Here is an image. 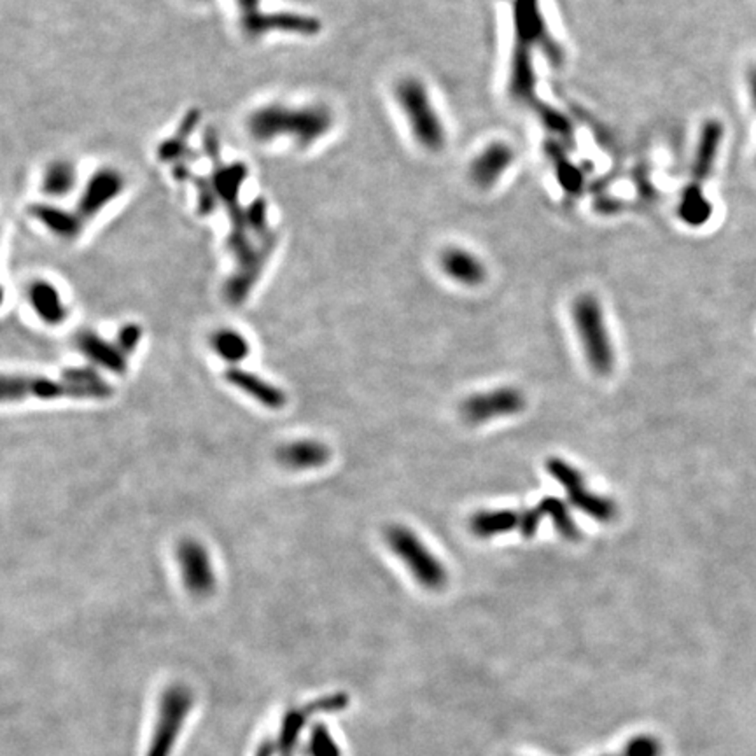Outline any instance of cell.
<instances>
[{
	"label": "cell",
	"instance_id": "obj_19",
	"mask_svg": "<svg viewBox=\"0 0 756 756\" xmlns=\"http://www.w3.org/2000/svg\"><path fill=\"white\" fill-rule=\"evenodd\" d=\"M522 511L518 509H484L471 516L469 529L478 538H492L509 531H520Z\"/></svg>",
	"mask_w": 756,
	"mask_h": 756
},
{
	"label": "cell",
	"instance_id": "obj_16",
	"mask_svg": "<svg viewBox=\"0 0 756 756\" xmlns=\"http://www.w3.org/2000/svg\"><path fill=\"white\" fill-rule=\"evenodd\" d=\"M224 380L235 389L251 396L252 400L263 404L264 408L280 410L288 403V396L282 389L251 371L240 368H228L224 373Z\"/></svg>",
	"mask_w": 756,
	"mask_h": 756
},
{
	"label": "cell",
	"instance_id": "obj_14",
	"mask_svg": "<svg viewBox=\"0 0 756 756\" xmlns=\"http://www.w3.org/2000/svg\"><path fill=\"white\" fill-rule=\"evenodd\" d=\"M331 451L319 440H297L280 445L275 451V460L279 466L291 471L317 469L329 462Z\"/></svg>",
	"mask_w": 756,
	"mask_h": 756
},
{
	"label": "cell",
	"instance_id": "obj_24",
	"mask_svg": "<svg viewBox=\"0 0 756 756\" xmlns=\"http://www.w3.org/2000/svg\"><path fill=\"white\" fill-rule=\"evenodd\" d=\"M543 511L545 516H549L555 525V529L558 531V534L565 540H578L580 538V529L576 525V522L573 520L567 506L562 503L557 498H545L541 500V503L538 504Z\"/></svg>",
	"mask_w": 756,
	"mask_h": 756
},
{
	"label": "cell",
	"instance_id": "obj_4",
	"mask_svg": "<svg viewBox=\"0 0 756 756\" xmlns=\"http://www.w3.org/2000/svg\"><path fill=\"white\" fill-rule=\"evenodd\" d=\"M573 321L590 368L599 375H607L613 370L614 354L599 300L592 295L576 298L573 303Z\"/></svg>",
	"mask_w": 756,
	"mask_h": 756
},
{
	"label": "cell",
	"instance_id": "obj_22",
	"mask_svg": "<svg viewBox=\"0 0 756 756\" xmlns=\"http://www.w3.org/2000/svg\"><path fill=\"white\" fill-rule=\"evenodd\" d=\"M678 214L681 221L692 228H701L712 215V205L707 200L704 190L695 184H688L681 195Z\"/></svg>",
	"mask_w": 756,
	"mask_h": 756
},
{
	"label": "cell",
	"instance_id": "obj_5",
	"mask_svg": "<svg viewBox=\"0 0 756 756\" xmlns=\"http://www.w3.org/2000/svg\"><path fill=\"white\" fill-rule=\"evenodd\" d=\"M387 547L410 569L419 585L427 590H440L447 583V571L438 557L431 554L422 540L404 525H389L386 529Z\"/></svg>",
	"mask_w": 756,
	"mask_h": 756
},
{
	"label": "cell",
	"instance_id": "obj_6",
	"mask_svg": "<svg viewBox=\"0 0 756 756\" xmlns=\"http://www.w3.org/2000/svg\"><path fill=\"white\" fill-rule=\"evenodd\" d=\"M547 469L552 478L565 489L567 498L574 508L603 524L614 520V516L618 515L616 504L605 496L590 492V489H587L583 475L576 467H573L562 459L554 457L547 462Z\"/></svg>",
	"mask_w": 756,
	"mask_h": 756
},
{
	"label": "cell",
	"instance_id": "obj_3",
	"mask_svg": "<svg viewBox=\"0 0 756 756\" xmlns=\"http://www.w3.org/2000/svg\"><path fill=\"white\" fill-rule=\"evenodd\" d=\"M394 97L415 142L426 151H442L447 144V130L424 81L411 76L400 79Z\"/></svg>",
	"mask_w": 756,
	"mask_h": 756
},
{
	"label": "cell",
	"instance_id": "obj_15",
	"mask_svg": "<svg viewBox=\"0 0 756 756\" xmlns=\"http://www.w3.org/2000/svg\"><path fill=\"white\" fill-rule=\"evenodd\" d=\"M74 345L85 354L92 362L105 368L107 371L121 375L128 368V357L130 355L123 353V349L118 345L116 340L107 342L95 331H90V329L79 331L74 337Z\"/></svg>",
	"mask_w": 756,
	"mask_h": 756
},
{
	"label": "cell",
	"instance_id": "obj_2",
	"mask_svg": "<svg viewBox=\"0 0 756 756\" xmlns=\"http://www.w3.org/2000/svg\"><path fill=\"white\" fill-rule=\"evenodd\" d=\"M2 403L21 400H107L114 389L92 368H70L58 378L39 375H4L0 384Z\"/></svg>",
	"mask_w": 756,
	"mask_h": 756
},
{
	"label": "cell",
	"instance_id": "obj_13",
	"mask_svg": "<svg viewBox=\"0 0 756 756\" xmlns=\"http://www.w3.org/2000/svg\"><path fill=\"white\" fill-rule=\"evenodd\" d=\"M723 135H725V128L723 123L718 119H707L706 123L701 128L699 134V141H697V148L694 152V161H692V183L695 186H701L709 179V175L714 170L716 159H718V152L723 142Z\"/></svg>",
	"mask_w": 756,
	"mask_h": 756
},
{
	"label": "cell",
	"instance_id": "obj_23",
	"mask_svg": "<svg viewBox=\"0 0 756 756\" xmlns=\"http://www.w3.org/2000/svg\"><path fill=\"white\" fill-rule=\"evenodd\" d=\"M210 345H212L214 353L217 354L221 359H224L226 362H232V364L242 362L251 353L248 340L239 331L230 329V328H223V329H217L215 333H212Z\"/></svg>",
	"mask_w": 756,
	"mask_h": 756
},
{
	"label": "cell",
	"instance_id": "obj_7",
	"mask_svg": "<svg viewBox=\"0 0 756 756\" xmlns=\"http://www.w3.org/2000/svg\"><path fill=\"white\" fill-rule=\"evenodd\" d=\"M191 704L193 697L184 687L177 685L163 694L148 756H170Z\"/></svg>",
	"mask_w": 756,
	"mask_h": 756
},
{
	"label": "cell",
	"instance_id": "obj_25",
	"mask_svg": "<svg viewBox=\"0 0 756 756\" xmlns=\"http://www.w3.org/2000/svg\"><path fill=\"white\" fill-rule=\"evenodd\" d=\"M662 743L654 736H638L630 739L618 753L605 756H662Z\"/></svg>",
	"mask_w": 756,
	"mask_h": 756
},
{
	"label": "cell",
	"instance_id": "obj_28",
	"mask_svg": "<svg viewBox=\"0 0 756 756\" xmlns=\"http://www.w3.org/2000/svg\"><path fill=\"white\" fill-rule=\"evenodd\" d=\"M240 11V27L248 32L252 25L261 18V0H235Z\"/></svg>",
	"mask_w": 756,
	"mask_h": 756
},
{
	"label": "cell",
	"instance_id": "obj_1",
	"mask_svg": "<svg viewBox=\"0 0 756 756\" xmlns=\"http://www.w3.org/2000/svg\"><path fill=\"white\" fill-rule=\"evenodd\" d=\"M333 123L331 109L322 103H268L252 110L246 119V130L256 142L266 144L275 139H291L300 148H308L324 139Z\"/></svg>",
	"mask_w": 756,
	"mask_h": 756
},
{
	"label": "cell",
	"instance_id": "obj_10",
	"mask_svg": "<svg viewBox=\"0 0 756 756\" xmlns=\"http://www.w3.org/2000/svg\"><path fill=\"white\" fill-rule=\"evenodd\" d=\"M125 186L126 183L119 170L110 167L97 170L85 183V188L76 205L77 214L85 219V223L92 221L125 191Z\"/></svg>",
	"mask_w": 756,
	"mask_h": 756
},
{
	"label": "cell",
	"instance_id": "obj_26",
	"mask_svg": "<svg viewBox=\"0 0 756 756\" xmlns=\"http://www.w3.org/2000/svg\"><path fill=\"white\" fill-rule=\"evenodd\" d=\"M310 756H340V748L324 725H317L310 736Z\"/></svg>",
	"mask_w": 756,
	"mask_h": 756
},
{
	"label": "cell",
	"instance_id": "obj_29",
	"mask_svg": "<svg viewBox=\"0 0 756 756\" xmlns=\"http://www.w3.org/2000/svg\"><path fill=\"white\" fill-rule=\"evenodd\" d=\"M520 511H522V520H520V531L518 532L522 536H525V538H532L536 534V531L540 527V522H541V518L545 515H543V511H541L540 506H536V508H525V509H520Z\"/></svg>",
	"mask_w": 756,
	"mask_h": 756
},
{
	"label": "cell",
	"instance_id": "obj_31",
	"mask_svg": "<svg viewBox=\"0 0 756 756\" xmlns=\"http://www.w3.org/2000/svg\"><path fill=\"white\" fill-rule=\"evenodd\" d=\"M272 752H273V750H272V746H263V748H261V752L257 753V756H272Z\"/></svg>",
	"mask_w": 756,
	"mask_h": 756
},
{
	"label": "cell",
	"instance_id": "obj_17",
	"mask_svg": "<svg viewBox=\"0 0 756 756\" xmlns=\"http://www.w3.org/2000/svg\"><path fill=\"white\" fill-rule=\"evenodd\" d=\"M440 266L447 277L460 286L475 288L487 279V268L482 259L462 248H449L442 252Z\"/></svg>",
	"mask_w": 756,
	"mask_h": 756
},
{
	"label": "cell",
	"instance_id": "obj_12",
	"mask_svg": "<svg viewBox=\"0 0 756 756\" xmlns=\"http://www.w3.org/2000/svg\"><path fill=\"white\" fill-rule=\"evenodd\" d=\"M28 214L37 223H41V226H45L51 235L61 240H76L86 224L76 208L69 210L51 202L30 205Z\"/></svg>",
	"mask_w": 756,
	"mask_h": 756
},
{
	"label": "cell",
	"instance_id": "obj_21",
	"mask_svg": "<svg viewBox=\"0 0 756 756\" xmlns=\"http://www.w3.org/2000/svg\"><path fill=\"white\" fill-rule=\"evenodd\" d=\"M77 186V168L69 159H54L45 168L41 191L48 199H63Z\"/></svg>",
	"mask_w": 756,
	"mask_h": 756
},
{
	"label": "cell",
	"instance_id": "obj_9",
	"mask_svg": "<svg viewBox=\"0 0 756 756\" xmlns=\"http://www.w3.org/2000/svg\"><path fill=\"white\" fill-rule=\"evenodd\" d=\"M525 406V396L515 387H500L484 394L469 396L460 403V417L467 424H485L498 417L518 413Z\"/></svg>",
	"mask_w": 756,
	"mask_h": 756
},
{
	"label": "cell",
	"instance_id": "obj_8",
	"mask_svg": "<svg viewBox=\"0 0 756 756\" xmlns=\"http://www.w3.org/2000/svg\"><path fill=\"white\" fill-rule=\"evenodd\" d=\"M177 564L184 589L195 599H207L215 590V571L200 541L186 538L177 545Z\"/></svg>",
	"mask_w": 756,
	"mask_h": 756
},
{
	"label": "cell",
	"instance_id": "obj_11",
	"mask_svg": "<svg viewBox=\"0 0 756 756\" xmlns=\"http://www.w3.org/2000/svg\"><path fill=\"white\" fill-rule=\"evenodd\" d=\"M515 161V150L508 142H491L469 163V179L480 190L494 188Z\"/></svg>",
	"mask_w": 756,
	"mask_h": 756
},
{
	"label": "cell",
	"instance_id": "obj_18",
	"mask_svg": "<svg viewBox=\"0 0 756 756\" xmlns=\"http://www.w3.org/2000/svg\"><path fill=\"white\" fill-rule=\"evenodd\" d=\"M27 295L34 312L45 324L58 326L67 319L69 310L60 297V291L48 280L32 282Z\"/></svg>",
	"mask_w": 756,
	"mask_h": 756
},
{
	"label": "cell",
	"instance_id": "obj_20",
	"mask_svg": "<svg viewBox=\"0 0 756 756\" xmlns=\"http://www.w3.org/2000/svg\"><path fill=\"white\" fill-rule=\"evenodd\" d=\"M347 706V697L345 695H333L329 699H322L321 703H315L312 706L305 707L302 711H293L286 716L284 719V727H282V736H280V753L282 756H293V748L297 746V741L302 734L303 725L306 723V716L312 711H335V709H342Z\"/></svg>",
	"mask_w": 756,
	"mask_h": 756
},
{
	"label": "cell",
	"instance_id": "obj_27",
	"mask_svg": "<svg viewBox=\"0 0 756 756\" xmlns=\"http://www.w3.org/2000/svg\"><path fill=\"white\" fill-rule=\"evenodd\" d=\"M141 338H142V328L139 324H135V322H130V324H125L119 329V333L116 337V342L123 349V353L126 354V355H132L134 351L137 349Z\"/></svg>",
	"mask_w": 756,
	"mask_h": 756
},
{
	"label": "cell",
	"instance_id": "obj_30",
	"mask_svg": "<svg viewBox=\"0 0 756 756\" xmlns=\"http://www.w3.org/2000/svg\"><path fill=\"white\" fill-rule=\"evenodd\" d=\"M748 92H750V99L756 109V65H753L748 72Z\"/></svg>",
	"mask_w": 756,
	"mask_h": 756
}]
</instances>
